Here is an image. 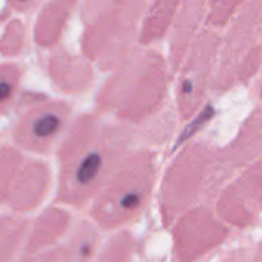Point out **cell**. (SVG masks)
<instances>
[{"label":"cell","instance_id":"obj_1","mask_svg":"<svg viewBox=\"0 0 262 262\" xmlns=\"http://www.w3.org/2000/svg\"><path fill=\"white\" fill-rule=\"evenodd\" d=\"M63 126V117L59 111L42 110L25 119L22 136L30 139L34 145H43L51 142Z\"/></svg>","mask_w":262,"mask_h":262},{"label":"cell","instance_id":"obj_2","mask_svg":"<svg viewBox=\"0 0 262 262\" xmlns=\"http://www.w3.org/2000/svg\"><path fill=\"white\" fill-rule=\"evenodd\" d=\"M102 164H103L102 155L97 151H91L86 156H83L76 168V173H74L77 185L85 187V185L93 184L102 170Z\"/></svg>","mask_w":262,"mask_h":262},{"label":"cell","instance_id":"obj_3","mask_svg":"<svg viewBox=\"0 0 262 262\" xmlns=\"http://www.w3.org/2000/svg\"><path fill=\"white\" fill-rule=\"evenodd\" d=\"M142 201V194L139 191H128L120 198V207L126 211L135 210L141 205Z\"/></svg>","mask_w":262,"mask_h":262},{"label":"cell","instance_id":"obj_4","mask_svg":"<svg viewBox=\"0 0 262 262\" xmlns=\"http://www.w3.org/2000/svg\"><path fill=\"white\" fill-rule=\"evenodd\" d=\"M14 94V82L10 79H0V105L11 100Z\"/></svg>","mask_w":262,"mask_h":262},{"label":"cell","instance_id":"obj_5","mask_svg":"<svg viewBox=\"0 0 262 262\" xmlns=\"http://www.w3.org/2000/svg\"><path fill=\"white\" fill-rule=\"evenodd\" d=\"M17 2H28V0H17Z\"/></svg>","mask_w":262,"mask_h":262}]
</instances>
